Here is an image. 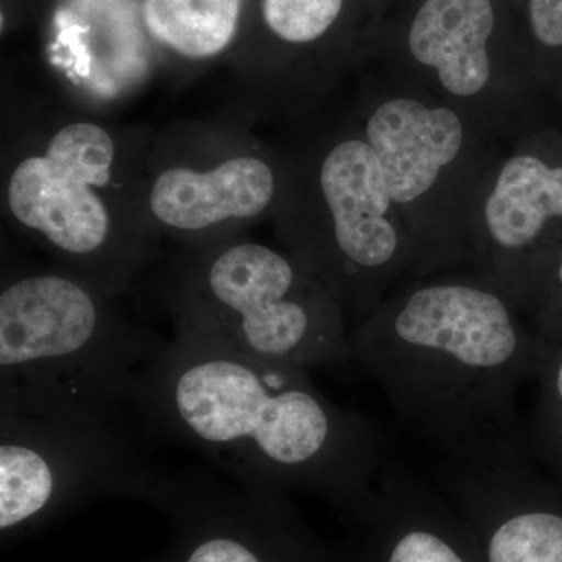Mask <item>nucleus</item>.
<instances>
[{"label":"nucleus","instance_id":"nucleus-1","mask_svg":"<svg viewBox=\"0 0 562 562\" xmlns=\"http://www.w3.org/2000/svg\"><path fill=\"white\" fill-rule=\"evenodd\" d=\"M132 403L147 430L258 494L314 492L362 513L387 458L371 422L325 397L308 368L187 331L158 341Z\"/></svg>","mask_w":562,"mask_h":562},{"label":"nucleus","instance_id":"nucleus-2","mask_svg":"<svg viewBox=\"0 0 562 562\" xmlns=\"http://www.w3.org/2000/svg\"><path fill=\"white\" fill-rule=\"evenodd\" d=\"M349 351L398 420L446 458L516 439V394L538 362L508 295L479 281L414 288L361 321Z\"/></svg>","mask_w":562,"mask_h":562},{"label":"nucleus","instance_id":"nucleus-3","mask_svg":"<svg viewBox=\"0 0 562 562\" xmlns=\"http://www.w3.org/2000/svg\"><path fill=\"white\" fill-rule=\"evenodd\" d=\"M33 124L3 162L7 217L60 268L117 297L160 241L144 210L154 136L80 114Z\"/></svg>","mask_w":562,"mask_h":562},{"label":"nucleus","instance_id":"nucleus-4","mask_svg":"<svg viewBox=\"0 0 562 562\" xmlns=\"http://www.w3.org/2000/svg\"><path fill=\"white\" fill-rule=\"evenodd\" d=\"M91 281L57 266L3 273L0 408L120 413L158 339Z\"/></svg>","mask_w":562,"mask_h":562},{"label":"nucleus","instance_id":"nucleus-5","mask_svg":"<svg viewBox=\"0 0 562 562\" xmlns=\"http://www.w3.org/2000/svg\"><path fill=\"white\" fill-rule=\"evenodd\" d=\"M173 330L281 364L350 362L344 310L294 257L244 236L181 247L165 284Z\"/></svg>","mask_w":562,"mask_h":562},{"label":"nucleus","instance_id":"nucleus-6","mask_svg":"<svg viewBox=\"0 0 562 562\" xmlns=\"http://www.w3.org/2000/svg\"><path fill=\"white\" fill-rule=\"evenodd\" d=\"M272 162L241 128L194 125L154 136L144 210L158 238L198 247L241 236L279 194Z\"/></svg>","mask_w":562,"mask_h":562},{"label":"nucleus","instance_id":"nucleus-7","mask_svg":"<svg viewBox=\"0 0 562 562\" xmlns=\"http://www.w3.org/2000/svg\"><path fill=\"white\" fill-rule=\"evenodd\" d=\"M144 465L120 413L0 408V530L124 492Z\"/></svg>","mask_w":562,"mask_h":562},{"label":"nucleus","instance_id":"nucleus-8","mask_svg":"<svg viewBox=\"0 0 562 562\" xmlns=\"http://www.w3.org/2000/svg\"><path fill=\"white\" fill-rule=\"evenodd\" d=\"M319 190L328 235L295 260L330 288L344 310L347 294L364 303L373 281L402 265L401 233L387 220L394 201L368 140L344 139L327 151Z\"/></svg>","mask_w":562,"mask_h":562},{"label":"nucleus","instance_id":"nucleus-9","mask_svg":"<svg viewBox=\"0 0 562 562\" xmlns=\"http://www.w3.org/2000/svg\"><path fill=\"white\" fill-rule=\"evenodd\" d=\"M382 165L392 201L412 203L427 194L460 154L464 128L452 110L428 109L413 99H391L366 127Z\"/></svg>","mask_w":562,"mask_h":562},{"label":"nucleus","instance_id":"nucleus-10","mask_svg":"<svg viewBox=\"0 0 562 562\" xmlns=\"http://www.w3.org/2000/svg\"><path fill=\"white\" fill-rule=\"evenodd\" d=\"M494 25L491 0H427L414 18L409 50L420 65L438 70L446 91L471 98L490 81L486 46Z\"/></svg>","mask_w":562,"mask_h":562},{"label":"nucleus","instance_id":"nucleus-11","mask_svg":"<svg viewBox=\"0 0 562 562\" xmlns=\"http://www.w3.org/2000/svg\"><path fill=\"white\" fill-rule=\"evenodd\" d=\"M552 217H562V168H549L528 155L508 160L484 209L487 235L505 271Z\"/></svg>","mask_w":562,"mask_h":562},{"label":"nucleus","instance_id":"nucleus-12","mask_svg":"<svg viewBox=\"0 0 562 562\" xmlns=\"http://www.w3.org/2000/svg\"><path fill=\"white\" fill-rule=\"evenodd\" d=\"M244 0H143L151 38L184 60L205 61L231 47Z\"/></svg>","mask_w":562,"mask_h":562},{"label":"nucleus","instance_id":"nucleus-13","mask_svg":"<svg viewBox=\"0 0 562 562\" xmlns=\"http://www.w3.org/2000/svg\"><path fill=\"white\" fill-rule=\"evenodd\" d=\"M344 0H262L269 31L290 44L319 40L338 20Z\"/></svg>","mask_w":562,"mask_h":562},{"label":"nucleus","instance_id":"nucleus-14","mask_svg":"<svg viewBox=\"0 0 562 562\" xmlns=\"http://www.w3.org/2000/svg\"><path fill=\"white\" fill-rule=\"evenodd\" d=\"M530 22L542 44L562 46V0H530Z\"/></svg>","mask_w":562,"mask_h":562},{"label":"nucleus","instance_id":"nucleus-15","mask_svg":"<svg viewBox=\"0 0 562 562\" xmlns=\"http://www.w3.org/2000/svg\"><path fill=\"white\" fill-rule=\"evenodd\" d=\"M549 390V403H553V405H557V408H560V412H562V357L561 360L557 362V368H554L552 373V380H550Z\"/></svg>","mask_w":562,"mask_h":562},{"label":"nucleus","instance_id":"nucleus-16","mask_svg":"<svg viewBox=\"0 0 562 562\" xmlns=\"http://www.w3.org/2000/svg\"><path fill=\"white\" fill-rule=\"evenodd\" d=\"M558 279H560V283H561V286H562V262H561V266H560V272H558Z\"/></svg>","mask_w":562,"mask_h":562}]
</instances>
